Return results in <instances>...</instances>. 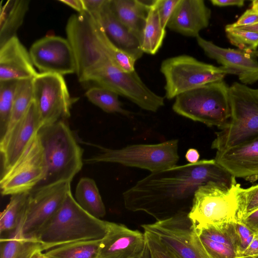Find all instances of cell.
Wrapping results in <instances>:
<instances>
[{
  "instance_id": "obj_1",
  "label": "cell",
  "mask_w": 258,
  "mask_h": 258,
  "mask_svg": "<svg viewBox=\"0 0 258 258\" xmlns=\"http://www.w3.org/2000/svg\"><path fill=\"white\" fill-rule=\"evenodd\" d=\"M209 181L229 185L236 182L215 159H203L151 173L123 193L124 205L128 210L145 212L158 220L190 210L197 189Z\"/></svg>"
},
{
  "instance_id": "obj_2",
  "label": "cell",
  "mask_w": 258,
  "mask_h": 258,
  "mask_svg": "<svg viewBox=\"0 0 258 258\" xmlns=\"http://www.w3.org/2000/svg\"><path fill=\"white\" fill-rule=\"evenodd\" d=\"M66 32L74 52L76 74L80 82L92 72L112 62L111 59L120 51L99 21L88 13L71 15Z\"/></svg>"
},
{
  "instance_id": "obj_3",
  "label": "cell",
  "mask_w": 258,
  "mask_h": 258,
  "mask_svg": "<svg viewBox=\"0 0 258 258\" xmlns=\"http://www.w3.org/2000/svg\"><path fill=\"white\" fill-rule=\"evenodd\" d=\"M108 223L83 209L70 189L59 210L34 237L47 250L73 242L102 239L107 232Z\"/></svg>"
},
{
  "instance_id": "obj_4",
  "label": "cell",
  "mask_w": 258,
  "mask_h": 258,
  "mask_svg": "<svg viewBox=\"0 0 258 258\" xmlns=\"http://www.w3.org/2000/svg\"><path fill=\"white\" fill-rule=\"evenodd\" d=\"M38 134L44 149L47 173L35 188L71 182L82 168L83 149L66 119L41 127Z\"/></svg>"
},
{
  "instance_id": "obj_5",
  "label": "cell",
  "mask_w": 258,
  "mask_h": 258,
  "mask_svg": "<svg viewBox=\"0 0 258 258\" xmlns=\"http://www.w3.org/2000/svg\"><path fill=\"white\" fill-rule=\"evenodd\" d=\"M229 101L230 117L212 143L217 151L258 137V88L234 82L229 87Z\"/></svg>"
},
{
  "instance_id": "obj_6",
  "label": "cell",
  "mask_w": 258,
  "mask_h": 258,
  "mask_svg": "<svg viewBox=\"0 0 258 258\" xmlns=\"http://www.w3.org/2000/svg\"><path fill=\"white\" fill-rule=\"evenodd\" d=\"M172 110L177 114L208 126L222 129L230 117L229 87L223 80L208 83L175 98Z\"/></svg>"
},
{
  "instance_id": "obj_7",
  "label": "cell",
  "mask_w": 258,
  "mask_h": 258,
  "mask_svg": "<svg viewBox=\"0 0 258 258\" xmlns=\"http://www.w3.org/2000/svg\"><path fill=\"white\" fill-rule=\"evenodd\" d=\"M99 152L84 160L86 164L101 162L117 163L155 172L177 165L179 159L178 140L173 139L154 144H134L113 149L89 144Z\"/></svg>"
},
{
  "instance_id": "obj_8",
  "label": "cell",
  "mask_w": 258,
  "mask_h": 258,
  "mask_svg": "<svg viewBox=\"0 0 258 258\" xmlns=\"http://www.w3.org/2000/svg\"><path fill=\"white\" fill-rule=\"evenodd\" d=\"M237 182L229 185L209 181L196 191L188 216L196 230L207 225L237 221Z\"/></svg>"
},
{
  "instance_id": "obj_9",
  "label": "cell",
  "mask_w": 258,
  "mask_h": 258,
  "mask_svg": "<svg viewBox=\"0 0 258 258\" xmlns=\"http://www.w3.org/2000/svg\"><path fill=\"white\" fill-rule=\"evenodd\" d=\"M160 72L164 77L165 96L168 99L208 83L223 80L229 72L182 54L167 58L162 62Z\"/></svg>"
},
{
  "instance_id": "obj_10",
  "label": "cell",
  "mask_w": 258,
  "mask_h": 258,
  "mask_svg": "<svg viewBox=\"0 0 258 258\" xmlns=\"http://www.w3.org/2000/svg\"><path fill=\"white\" fill-rule=\"evenodd\" d=\"M81 83H93L124 97L141 109L155 112L164 105V97L143 82L137 72L123 71L109 62L86 76Z\"/></svg>"
},
{
  "instance_id": "obj_11",
  "label": "cell",
  "mask_w": 258,
  "mask_h": 258,
  "mask_svg": "<svg viewBox=\"0 0 258 258\" xmlns=\"http://www.w3.org/2000/svg\"><path fill=\"white\" fill-rule=\"evenodd\" d=\"M47 166L38 132L17 160L2 172L0 186L4 196L30 192L45 177Z\"/></svg>"
},
{
  "instance_id": "obj_12",
  "label": "cell",
  "mask_w": 258,
  "mask_h": 258,
  "mask_svg": "<svg viewBox=\"0 0 258 258\" xmlns=\"http://www.w3.org/2000/svg\"><path fill=\"white\" fill-rule=\"evenodd\" d=\"M142 227L144 231L155 235L179 258H210L188 216V212H179Z\"/></svg>"
},
{
  "instance_id": "obj_13",
  "label": "cell",
  "mask_w": 258,
  "mask_h": 258,
  "mask_svg": "<svg viewBox=\"0 0 258 258\" xmlns=\"http://www.w3.org/2000/svg\"><path fill=\"white\" fill-rule=\"evenodd\" d=\"M32 84L41 127L70 117L73 99L62 76L39 73L32 80Z\"/></svg>"
},
{
  "instance_id": "obj_14",
  "label": "cell",
  "mask_w": 258,
  "mask_h": 258,
  "mask_svg": "<svg viewBox=\"0 0 258 258\" xmlns=\"http://www.w3.org/2000/svg\"><path fill=\"white\" fill-rule=\"evenodd\" d=\"M71 183L59 182L36 187L30 191L22 228L24 236L34 237L57 212L71 189Z\"/></svg>"
},
{
  "instance_id": "obj_15",
  "label": "cell",
  "mask_w": 258,
  "mask_h": 258,
  "mask_svg": "<svg viewBox=\"0 0 258 258\" xmlns=\"http://www.w3.org/2000/svg\"><path fill=\"white\" fill-rule=\"evenodd\" d=\"M29 51L34 67L40 73L63 76L76 73L74 52L67 39L46 36L34 42Z\"/></svg>"
},
{
  "instance_id": "obj_16",
  "label": "cell",
  "mask_w": 258,
  "mask_h": 258,
  "mask_svg": "<svg viewBox=\"0 0 258 258\" xmlns=\"http://www.w3.org/2000/svg\"><path fill=\"white\" fill-rule=\"evenodd\" d=\"M205 54L238 76L242 84H252L258 81V61L254 52L219 46L200 35L196 37Z\"/></svg>"
},
{
  "instance_id": "obj_17",
  "label": "cell",
  "mask_w": 258,
  "mask_h": 258,
  "mask_svg": "<svg viewBox=\"0 0 258 258\" xmlns=\"http://www.w3.org/2000/svg\"><path fill=\"white\" fill-rule=\"evenodd\" d=\"M41 127L37 108L33 101L21 119L0 138L2 172L17 160Z\"/></svg>"
},
{
  "instance_id": "obj_18",
  "label": "cell",
  "mask_w": 258,
  "mask_h": 258,
  "mask_svg": "<svg viewBox=\"0 0 258 258\" xmlns=\"http://www.w3.org/2000/svg\"><path fill=\"white\" fill-rule=\"evenodd\" d=\"M146 244L144 232L108 222L107 232L101 239L98 258H134L142 253Z\"/></svg>"
},
{
  "instance_id": "obj_19",
  "label": "cell",
  "mask_w": 258,
  "mask_h": 258,
  "mask_svg": "<svg viewBox=\"0 0 258 258\" xmlns=\"http://www.w3.org/2000/svg\"><path fill=\"white\" fill-rule=\"evenodd\" d=\"M216 162L233 177L253 182L258 180V137L223 151Z\"/></svg>"
},
{
  "instance_id": "obj_20",
  "label": "cell",
  "mask_w": 258,
  "mask_h": 258,
  "mask_svg": "<svg viewBox=\"0 0 258 258\" xmlns=\"http://www.w3.org/2000/svg\"><path fill=\"white\" fill-rule=\"evenodd\" d=\"M211 11L203 0H179L167 25L182 35L197 37L207 28Z\"/></svg>"
},
{
  "instance_id": "obj_21",
  "label": "cell",
  "mask_w": 258,
  "mask_h": 258,
  "mask_svg": "<svg viewBox=\"0 0 258 258\" xmlns=\"http://www.w3.org/2000/svg\"><path fill=\"white\" fill-rule=\"evenodd\" d=\"M38 74L29 51L17 36L0 46V81L32 79Z\"/></svg>"
},
{
  "instance_id": "obj_22",
  "label": "cell",
  "mask_w": 258,
  "mask_h": 258,
  "mask_svg": "<svg viewBox=\"0 0 258 258\" xmlns=\"http://www.w3.org/2000/svg\"><path fill=\"white\" fill-rule=\"evenodd\" d=\"M93 16L99 21L108 37L118 48L136 60L143 56L144 52L140 39L117 19L110 8V0H106L99 13Z\"/></svg>"
},
{
  "instance_id": "obj_23",
  "label": "cell",
  "mask_w": 258,
  "mask_h": 258,
  "mask_svg": "<svg viewBox=\"0 0 258 258\" xmlns=\"http://www.w3.org/2000/svg\"><path fill=\"white\" fill-rule=\"evenodd\" d=\"M153 2L154 0H110V6L117 19L140 40Z\"/></svg>"
},
{
  "instance_id": "obj_24",
  "label": "cell",
  "mask_w": 258,
  "mask_h": 258,
  "mask_svg": "<svg viewBox=\"0 0 258 258\" xmlns=\"http://www.w3.org/2000/svg\"><path fill=\"white\" fill-rule=\"evenodd\" d=\"M24 221L10 236L1 238L0 258H31L36 252L46 250L44 245L36 238L23 235Z\"/></svg>"
},
{
  "instance_id": "obj_25",
  "label": "cell",
  "mask_w": 258,
  "mask_h": 258,
  "mask_svg": "<svg viewBox=\"0 0 258 258\" xmlns=\"http://www.w3.org/2000/svg\"><path fill=\"white\" fill-rule=\"evenodd\" d=\"M29 1L9 0L1 3L0 10V46L16 36L29 10Z\"/></svg>"
},
{
  "instance_id": "obj_26",
  "label": "cell",
  "mask_w": 258,
  "mask_h": 258,
  "mask_svg": "<svg viewBox=\"0 0 258 258\" xmlns=\"http://www.w3.org/2000/svg\"><path fill=\"white\" fill-rule=\"evenodd\" d=\"M74 198L80 206L92 216L100 219L105 215V207L94 179L81 178L76 186Z\"/></svg>"
},
{
  "instance_id": "obj_27",
  "label": "cell",
  "mask_w": 258,
  "mask_h": 258,
  "mask_svg": "<svg viewBox=\"0 0 258 258\" xmlns=\"http://www.w3.org/2000/svg\"><path fill=\"white\" fill-rule=\"evenodd\" d=\"M166 30L161 25L158 13L157 0L151 6L143 30L141 39L142 51L149 54H155L161 47Z\"/></svg>"
},
{
  "instance_id": "obj_28",
  "label": "cell",
  "mask_w": 258,
  "mask_h": 258,
  "mask_svg": "<svg viewBox=\"0 0 258 258\" xmlns=\"http://www.w3.org/2000/svg\"><path fill=\"white\" fill-rule=\"evenodd\" d=\"M30 192L11 196L6 208L1 213L0 233L14 232L25 219Z\"/></svg>"
},
{
  "instance_id": "obj_29",
  "label": "cell",
  "mask_w": 258,
  "mask_h": 258,
  "mask_svg": "<svg viewBox=\"0 0 258 258\" xmlns=\"http://www.w3.org/2000/svg\"><path fill=\"white\" fill-rule=\"evenodd\" d=\"M101 239L73 242L47 250L50 258H98Z\"/></svg>"
},
{
  "instance_id": "obj_30",
  "label": "cell",
  "mask_w": 258,
  "mask_h": 258,
  "mask_svg": "<svg viewBox=\"0 0 258 258\" xmlns=\"http://www.w3.org/2000/svg\"><path fill=\"white\" fill-rule=\"evenodd\" d=\"M85 96L91 103L106 112L117 113L126 116L132 114L122 107L119 95L108 89L94 86L87 90Z\"/></svg>"
},
{
  "instance_id": "obj_31",
  "label": "cell",
  "mask_w": 258,
  "mask_h": 258,
  "mask_svg": "<svg viewBox=\"0 0 258 258\" xmlns=\"http://www.w3.org/2000/svg\"><path fill=\"white\" fill-rule=\"evenodd\" d=\"M236 222L233 221L217 225H207L196 231L198 234L212 241L233 247L238 253L239 243Z\"/></svg>"
},
{
  "instance_id": "obj_32",
  "label": "cell",
  "mask_w": 258,
  "mask_h": 258,
  "mask_svg": "<svg viewBox=\"0 0 258 258\" xmlns=\"http://www.w3.org/2000/svg\"><path fill=\"white\" fill-rule=\"evenodd\" d=\"M32 79L19 81L10 121L5 134L10 131L24 115L33 102Z\"/></svg>"
},
{
  "instance_id": "obj_33",
  "label": "cell",
  "mask_w": 258,
  "mask_h": 258,
  "mask_svg": "<svg viewBox=\"0 0 258 258\" xmlns=\"http://www.w3.org/2000/svg\"><path fill=\"white\" fill-rule=\"evenodd\" d=\"M19 81H0V138L5 134L9 125Z\"/></svg>"
},
{
  "instance_id": "obj_34",
  "label": "cell",
  "mask_w": 258,
  "mask_h": 258,
  "mask_svg": "<svg viewBox=\"0 0 258 258\" xmlns=\"http://www.w3.org/2000/svg\"><path fill=\"white\" fill-rule=\"evenodd\" d=\"M225 32L229 42L238 49L254 52L258 47V32L234 28L229 24L225 26Z\"/></svg>"
},
{
  "instance_id": "obj_35",
  "label": "cell",
  "mask_w": 258,
  "mask_h": 258,
  "mask_svg": "<svg viewBox=\"0 0 258 258\" xmlns=\"http://www.w3.org/2000/svg\"><path fill=\"white\" fill-rule=\"evenodd\" d=\"M237 221L258 209V184L247 188L238 187Z\"/></svg>"
},
{
  "instance_id": "obj_36",
  "label": "cell",
  "mask_w": 258,
  "mask_h": 258,
  "mask_svg": "<svg viewBox=\"0 0 258 258\" xmlns=\"http://www.w3.org/2000/svg\"><path fill=\"white\" fill-rule=\"evenodd\" d=\"M198 235L210 258H254L241 256L235 249L231 246L212 241L198 234Z\"/></svg>"
},
{
  "instance_id": "obj_37",
  "label": "cell",
  "mask_w": 258,
  "mask_h": 258,
  "mask_svg": "<svg viewBox=\"0 0 258 258\" xmlns=\"http://www.w3.org/2000/svg\"><path fill=\"white\" fill-rule=\"evenodd\" d=\"M151 258H179L154 234L144 231Z\"/></svg>"
},
{
  "instance_id": "obj_38",
  "label": "cell",
  "mask_w": 258,
  "mask_h": 258,
  "mask_svg": "<svg viewBox=\"0 0 258 258\" xmlns=\"http://www.w3.org/2000/svg\"><path fill=\"white\" fill-rule=\"evenodd\" d=\"M236 227L239 243L238 253L240 256H244L242 254L243 252L252 241L256 234L241 221H236Z\"/></svg>"
},
{
  "instance_id": "obj_39",
  "label": "cell",
  "mask_w": 258,
  "mask_h": 258,
  "mask_svg": "<svg viewBox=\"0 0 258 258\" xmlns=\"http://www.w3.org/2000/svg\"><path fill=\"white\" fill-rule=\"evenodd\" d=\"M179 0H157L158 13L162 28L166 30L167 23Z\"/></svg>"
},
{
  "instance_id": "obj_40",
  "label": "cell",
  "mask_w": 258,
  "mask_h": 258,
  "mask_svg": "<svg viewBox=\"0 0 258 258\" xmlns=\"http://www.w3.org/2000/svg\"><path fill=\"white\" fill-rule=\"evenodd\" d=\"M258 24V11L250 8L247 10L234 23L229 24L234 28H242Z\"/></svg>"
},
{
  "instance_id": "obj_41",
  "label": "cell",
  "mask_w": 258,
  "mask_h": 258,
  "mask_svg": "<svg viewBox=\"0 0 258 258\" xmlns=\"http://www.w3.org/2000/svg\"><path fill=\"white\" fill-rule=\"evenodd\" d=\"M106 0H82L86 12L94 16L98 14Z\"/></svg>"
},
{
  "instance_id": "obj_42",
  "label": "cell",
  "mask_w": 258,
  "mask_h": 258,
  "mask_svg": "<svg viewBox=\"0 0 258 258\" xmlns=\"http://www.w3.org/2000/svg\"><path fill=\"white\" fill-rule=\"evenodd\" d=\"M239 221L244 223L255 234H258V209Z\"/></svg>"
},
{
  "instance_id": "obj_43",
  "label": "cell",
  "mask_w": 258,
  "mask_h": 258,
  "mask_svg": "<svg viewBox=\"0 0 258 258\" xmlns=\"http://www.w3.org/2000/svg\"><path fill=\"white\" fill-rule=\"evenodd\" d=\"M244 256L258 258V234H256L253 239L243 253Z\"/></svg>"
},
{
  "instance_id": "obj_44",
  "label": "cell",
  "mask_w": 258,
  "mask_h": 258,
  "mask_svg": "<svg viewBox=\"0 0 258 258\" xmlns=\"http://www.w3.org/2000/svg\"><path fill=\"white\" fill-rule=\"evenodd\" d=\"M61 2L72 8L78 12L82 14L86 13L82 0H59Z\"/></svg>"
},
{
  "instance_id": "obj_45",
  "label": "cell",
  "mask_w": 258,
  "mask_h": 258,
  "mask_svg": "<svg viewBox=\"0 0 258 258\" xmlns=\"http://www.w3.org/2000/svg\"><path fill=\"white\" fill-rule=\"evenodd\" d=\"M210 2L213 5L218 7L237 6L240 7L244 4V0H211Z\"/></svg>"
},
{
  "instance_id": "obj_46",
  "label": "cell",
  "mask_w": 258,
  "mask_h": 258,
  "mask_svg": "<svg viewBox=\"0 0 258 258\" xmlns=\"http://www.w3.org/2000/svg\"><path fill=\"white\" fill-rule=\"evenodd\" d=\"M200 156L198 151L194 148L189 149L185 155V159L189 163H195L198 162Z\"/></svg>"
},
{
  "instance_id": "obj_47",
  "label": "cell",
  "mask_w": 258,
  "mask_h": 258,
  "mask_svg": "<svg viewBox=\"0 0 258 258\" xmlns=\"http://www.w3.org/2000/svg\"><path fill=\"white\" fill-rule=\"evenodd\" d=\"M134 258H151V254L147 242L142 253L138 256Z\"/></svg>"
},
{
  "instance_id": "obj_48",
  "label": "cell",
  "mask_w": 258,
  "mask_h": 258,
  "mask_svg": "<svg viewBox=\"0 0 258 258\" xmlns=\"http://www.w3.org/2000/svg\"><path fill=\"white\" fill-rule=\"evenodd\" d=\"M31 258H50L47 256L45 253H43L42 251H40L36 252Z\"/></svg>"
},
{
  "instance_id": "obj_49",
  "label": "cell",
  "mask_w": 258,
  "mask_h": 258,
  "mask_svg": "<svg viewBox=\"0 0 258 258\" xmlns=\"http://www.w3.org/2000/svg\"><path fill=\"white\" fill-rule=\"evenodd\" d=\"M240 28L258 32V24H256L254 25H252V26H248V27Z\"/></svg>"
},
{
  "instance_id": "obj_50",
  "label": "cell",
  "mask_w": 258,
  "mask_h": 258,
  "mask_svg": "<svg viewBox=\"0 0 258 258\" xmlns=\"http://www.w3.org/2000/svg\"><path fill=\"white\" fill-rule=\"evenodd\" d=\"M251 8L258 11V0L252 1Z\"/></svg>"
},
{
  "instance_id": "obj_51",
  "label": "cell",
  "mask_w": 258,
  "mask_h": 258,
  "mask_svg": "<svg viewBox=\"0 0 258 258\" xmlns=\"http://www.w3.org/2000/svg\"><path fill=\"white\" fill-rule=\"evenodd\" d=\"M254 55H255V56H257L258 57V50H256L254 52Z\"/></svg>"
}]
</instances>
